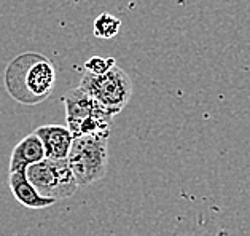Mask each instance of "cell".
Masks as SVG:
<instances>
[{
	"label": "cell",
	"mask_w": 250,
	"mask_h": 236,
	"mask_svg": "<svg viewBox=\"0 0 250 236\" xmlns=\"http://www.w3.org/2000/svg\"><path fill=\"white\" fill-rule=\"evenodd\" d=\"M107 141L93 136L74 137L67 163L78 187H88L105 175L108 165Z\"/></svg>",
	"instance_id": "2"
},
{
	"label": "cell",
	"mask_w": 250,
	"mask_h": 236,
	"mask_svg": "<svg viewBox=\"0 0 250 236\" xmlns=\"http://www.w3.org/2000/svg\"><path fill=\"white\" fill-rule=\"evenodd\" d=\"M29 182L42 196L61 201L75 195L78 184L67 160H43L26 169Z\"/></svg>",
	"instance_id": "4"
},
{
	"label": "cell",
	"mask_w": 250,
	"mask_h": 236,
	"mask_svg": "<svg viewBox=\"0 0 250 236\" xmlns=\"http://www.w3.org/2000/svg\"><path fill=\"white\" fill-rule=\"evenodd\" d=\"M64 107H65V122L67 129L70 131V134L77 129V126L80 125L83 120H86L93 115L108 113L99 102L93 99L88 93H84L82 88H75L67 91L62 98Z\"/></svg>",
	"instance_id": "5"
},
{
	"label": "cell",
	"mask_w": 250,
	"mask_h": 236,
	"mask_svg": "<svg viewBox=\"0 0 250 236\" xmlns=\"http://www.w3.org/2000/svg\"><path fill=\"white\" fill-rule=\"evenodd\" d=\"M45 160V149L35 132L29 134L20 141L13 149L10 156L8 172H26V169L32 165Z\"/></svg>",
	"instance_id": "7"
},
{
	"label": "cell",
	"mask_w": 250,
	"mask_h": 236,
	"mask_svg": "<svg viewBox=\"0 0 250 236\" xmlns=\"http://www.w3.org/2000/svg\"><path fill=\"white\" fill-rule=\"evenodd\" d=\"M121 29V20L110 13H101L94 20L93 24V34L97 39H113Z\"/></svg>",
	"instance_id": "9"
},
{
	"label": "cell",
	"mask_w": 250,
	"mask_h": 236,
	"mask_svg": "<svg viewBox=\"0 0 250 236\" xmlns=\"http://www.w3.org/2000/svg\"><path fill=\"white\" fill-rule=\"evenodd\" d=\"M117 64L115 61V58H104V56H93L89 58L86 63H84V70H86V74H91V75H104L107 74L108 70H110L113 65Z\"/></svg>",
	"instance_id": "10"
},
{
	"label": "cell",
	"mask_w": 250,
	"mask_h": 236,
	"mask_svg": "<svg viewBox=\"0 0 250 236\" xmlns=\"http://www.w3.org/2000/svg\"><path fill=\"white\" fill-rule=\"evenodd\" d=\"M8 185L18 203L26 206L29 209H45L53 206L54 199L42 196L35 190V187L29 182L26 172H10L8 174Z\"/></svg>",
	"instance_id": "8"
},
{
	"label": "cell",
	"mask_w": 250,
	"mask_h": 236,
	"mask_svg": "<svg viewBox=\"0 0 250 236\" xmlns=\"http://www.w3.org/2000/svg\"><path fill=\"white\" fill-rule=\"evenodd\" d=\"M78 88L96 99L113 117L125 110L132 96L131 78L118 64L104 75L84 74Z\"/></svg>",
	"instance_id": "3"
},
{
	"label": "cell",
	"mask_w": 250,
	"mask_h": 236,
	"mask_svg": "<svg viewBox=\"0 0 250 236\" xmlns=\"http://www.w3.org/2000/svg\"><path fill=\"white\" fill-rule=\"evenodd\" d=\"M56 82V69L43 54L24 53L10 63L5 72V85L11 98L21 104L34 106L51 94Z\"/></svg>",
	"instance_id": "1"
},
{
	"label": "cell",
	"mask_w": 250,
	"mask_h": 236,
	"mask_svg": "<svg viewBox=\"0 0 250 236\" xmlns=\"http://www.w3.org/2000/svg\"><path fill=\"white\" fill-rule=\"evenodd\" d=\"M34 132L42 141L46 160H67L74 142V136L70 134L67 126L43 125L39 126Z\"/></svg>",
	"instance_id": "6"
}]
</instances>
